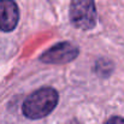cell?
I'll return each mask as SVG.
<instances>
[{
    "mask_svg": "<svg viewBox=\"0 0 124 124\" xmlns=\"http://www.w3.org/2000/svg\"><path fill=\"white\" fill-rule=\"evenodd\" d=\"M70 21L81 30H90L96 24L94 0H72L70 4Z\"/></svg>",
    "mask_w": 124,
    "mask_h": 124,
    "instance_id": "obj_2",
    "label": "cell"
},
{
    "mask_svg": "<svg viewBox=\"0 0 124 124\" xmlns=\"http://www.w3.org/2000/svg\"><path fill=\"white\" fill-rule=\"evenodd\" d=\"M78 55V48L70 42H60L51 47L41 55V62L47 64H65Z\"/></svg>",
    "mask_w": 124,
    "mask_h": 124,
    "instance_id": "obj_3",
    "label": "cell"
},
{
    "mask_svg": "<svg viewBox=\"0 0 124 124\" xmlns=\"http://www.w3.org/2000/svg\"><path fill=\"white\" fill-rule=\"evenodd\" d=\"M19 21V10L13 0H0V30L11 31Z\"/></svg>",
    "mask_w": 124,
    "mask_h": 124,
    "instance_id": "obj_4",
    "label": "cell"
},
{
    "mask_svg": "<svg viewBox=\"0 0 124 124\" xmlns=\"http://www.w3.org/2000/svg\"><path fill=\"white\" fill-rule=\"evenodd\" d=\"M58 93L55 89L45 87L35 90L23 102V113L30 119H40L49 115L58 104Z\"/></svg>",
    "mask_w": 124,
    "mask_h": 124,
    "instance_id": "obj_1",
    "label": "cell"
},
{
    "mask_svg": "<svg viewBox=\"0 0 124 124\" xmlns=\"http://www.w3.org/2000/svg\"><path fill=\"white\" fill-rule=\"evenodd\" d=\"M106 124H124V119L122 117H112L106 122Z\"/></svg>",
    "mask_w": 124,
    "mask_h": 124,
    "instance_id": "obj_5",
    "label": "cell"
}]
</instances>
